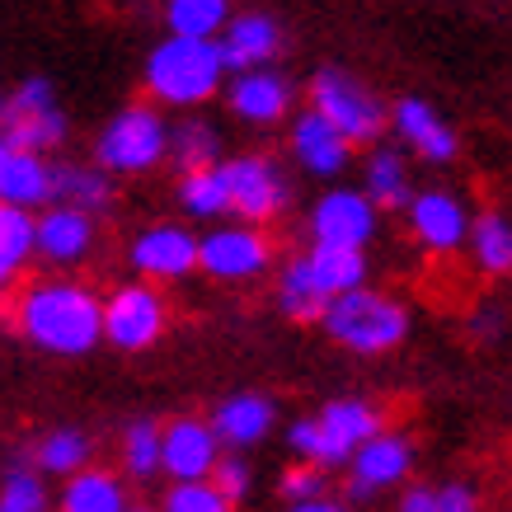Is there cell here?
I'll return each instance as SVG.
<instances>
[{"mask_svg": "<svg viewBox=\"0 0 512 512\" xmlns=\"http://www.w3.org/2000/svg\"><path fill=\"white\" fill-rule=\"evenodd\" d=\"M127 480H156L160 475V423L156 419H132L118 442Z\"/></svg>", "mask_w": 512, "mask_h": 512, "instance_id": "26", "label": "cell"}, {"mask_svg": "<svg viewBox=\"0 0 512 512\" xmlns=\"http://www.w3.org/2000/svg\"><path fill=\"white\" fill-rule=\"evenodd\" d=\"M99 325H104V339H113L118 348L137 353V348H151V343L165 334V301L151 287H123L109 306H99Z\"/></svg>", "mask_w": 512, "mask_h": 512, "instance_id": "8", "label": "cell"}, {"mask_svg": "<svg viewBox=\"0 0 512 512\" xmlns=\"http://www.w3.org/2000/svg\"><path fill=\"white\" fill-rule=\"evenodd\" d=\"M221 179H226V202H231V212L249 221H268L278 217V207L287 202V184H282V174L259 156H245V160H231V165H221Z\"/></svg>", "mask_w": 512, "mask_h": 512, "instance_id": "10", "label": "cell"}, {"mask_svg": "<svg viewBox=\"0 0 512 512\" xmlns=\"http://www.w3.org/2000/svg\"><path fill=\"white\" fill-rule=\"evenodd\" d=\"M19 329H24L38 348L62 353V357L90 353L94 343L104 339L99 301H94V292L76 287V282H47V287H33V292L19 301Z\"/></svg>", "mask_w": 512, "mask_h": 512, "instance_id": "1", "label": "cell"}, {"mask_svg": "<svg viewBox=\"0 0 512 512\" xmlns=\"http://www.w3.org/2000/svg\"><path fill=\"white\" fill-rule=\"evenodd\" d=\"M0 512H47V484L33 466H10L0 480Z\"/></svg>", "mask_w": 512, "mask_h": 512, "instance_id": "33", "label": "cell"}, {"mask_svg": "<svg viewBox=\"0 0 512 512\" xmlns=\"http://www.w3.org/2000/svg\"><path fill=\"white\" fill-rule=\"evenodd\" d=\"M226 66L217 43H193V38H165L146 62V85L165 104H202L217 94Z\"/></svg>", "mask_w": 512, "mask_h": 512, "instance_id": "4", "label": "cell"}, {"mask_svg": "<svg viewBox=\"0 0 512 512\" xmlns=\"http://www.w3.org/2000/svg\"><path fill=\"white\" fill-rule=\"evenodd\" d=\"M52 193H62V198H71L66 207H76V212H99V207H109V179H99V174L90 170H52Z\"/></svg>", "mask_w": 512, "mask_h": 512, "instance_id": "30", "label": "cell"}, {"mask_svg": "<svg viewBox=\"0 0 512 512\" xmlns=\"http://www.w3.org/2000/svg\"><path fill=\"white\" fill-rule=\"evenodd\" d=\"M287 99H292V90H287V80L273 76V71H240V76L231 80V109L240 113V118H249V123H273V118H282V113H287Z\"/></svg>", "mask_w": 512, "mask_h": 512, "instance_id": "18", "label": "cell"}, {"mask_svg": "<svg viewBox=\"0 0 512 512\" xmlns=\"http://www.w3.org/2000/svg\"><path fill=\"white\" fill-rule=\"evenodd\" d=\"M315 245L325 249H362L376 231V207L367 202V193H325L315 202L311 217Z\"/></svg>", "mask_w": 512, "mask_h": 512, "instance_id": "11", "label": "cell"}, {"mask_svg": "<svg viewBox=\"0 0 512 512\" xmlns=\"http://www.w3.org/2000/svg\"><path fill=\"white\" fill-rule=\"evenodd\" d=\"M198 264L212 273V278H226V282H240V278H254L268 268V240L254 231H212L207 240L198 245Z\"/></svg>", "mask_w": 512, "mask_h": 512, "instance_id": "12", "label": "cell"}, {"mask_svg": "<svg viewBox=\"0 0 512 512\" xmlns=\"http://www.w3.org/2000/svg\"><path fill=\"white\" fill-rule=\"evenodd\" d=\"M301 264H306L311 282L329 296V301L343 296V292H357L362 278H367V259H362V249H325V245H315V254L311 259H301Z\"/></svg>", "mask_w": 512, "mask_h": 512, "instance_id": "23", "label": "cell"}, {"mask_svg": "<svg viewBox=\"0 0 512 512\" xmlns=\"http://www.w3.org/2000/svg\"><path fill=\"white\" fill-rule=\"evenodd\" d=\"M287 512H348V508H343V503H339V498H311V503H292V508H287Z\"/></svg>", "mask_w": 512, "mask_h": 512, "instance_id": "40", "label": "cell"}, {"mask_svg": "<svg viewBox=\"0 0 512 512\" xmlns=\"http://www.w3.org/2000/svg\"><path fill=\"white\" fill-rule=\"evenodd\" d=\"M311 94H315L311 113H320L343 141H367L381 132V104H376L353 76H343V71H320Z\"/></svg>", "mask_w": 512, "mask_h": 512, "instance_id": "6", "label": "cell"}, {"mask_svg": "<svg viewBox=\"0 0 512 512\" xmlns=\"http://www.w3.org/2000/svg\"><path fill=\"white\" fill-rule=\"evenodd\" d=\"M475 259H480L489 273H508V268H512V231H508V217L484 212V217L475 221Z\"/></svg>", "mask_w": 512, "mask_h": 512, "instance_id": "32", "label": "cell"}, {"mask_svg": "<svg viewBox=\"0 0 512 512\" xmlns=\"http://www.w3.org/2000/svg\"><path fill=\"white\" fill-rule=\"evenodd\" d=\"M184 207L193 217H221V212H231V202H226V179H221V165L212 170H193L184 174Z\"/></svg>", "mask_w": 512, "mask_h": 512, "instance_id": "31", "label": "cell"}, {"mask_svg": "<svg viewBox=\"0 0 512 512\" xmlns=\"http://www.w3.org/2000/svg\"><path fill=\"white\" fill-rule=\"evenodd\" d=\"M94 442L80 428H52V433L38 437V451H33V470L38 475H76V470L90 466Z\"/></svg>", "mask_w": 512, "mask_h": 512, "instance_id": "25", "label": "cell"}, {"mask_svg": "<svg viewBox=\"0 0 512 512\" xmlns=\"http://www.w3.org/2000/svg\"><path fill=\"white\" fill-rule=\"evenodd\" d=\"M217 461L221 442L202 419H174L160 428V470L174 484H202Z\"/></svg>", "mask_w": 512, "mask_h": 512, "instance_id": "9", "label": "cell"}, {"mask_svg": "<svg viewBox=\"0 0 512 512\" xmlns=\"http://www.w3.org/2000/svg\"><path fill=\"white\" fill-rule=\"evenodd\" d=\"M94 151H99V165H104V170L137 174V170H151V165L170 151V132H165L156 109H127L104 127V137H99Z\"/></svg>", "mask_w": 512, "mask_h": 512, "instance_id": "5", "label": "cell"}, {"mask_svg": "<svg viewBox=\"0 0 512 512\" xmlns=\"http://www.w3.org/2000/svg\"><path fill=\"white\" fill-rule=\"evenodd\" d=\"M127 512H156V508H137V503H132V508H127Z\"/></svg>", "mask_w": 512, "mask_h": 512, "instance_id": "42", "label": "cell"}, {"mask_svg": "<svg viewBox=\"0 0 512 512\" xmlns=\"http://www.w3.org/2000/svg\"><path fill=\"white\" fill-rule=\"evenodd\" d=\"M292 146L311 174H339L343 165H348V141H343L320 113H301V118H296Z\"/></svg>", "mask_w": 512, "mask_h": 512, "instance_id": "20", "label": "cell"}, {"mask_svg": "<svg viewBox=\"0 0 512 512\" xmlns=\"http://www.w3.org/2000/svg\"><path fill=\"white\" fill-rule=\"evenodd\" d=\"M376 433H381V414L367 400H329L315 419H296L287 428V442L306 466L329 470L348 466V456Z\"/></svg>", "mask_w": 512, "mask_h": 512, "instance_id": "2", "label": "cell"}, {"mask_svg": "<svg viewBox=\"0 0 512 512\" xmlns=\"http://www.w3.org/2000/svg\"><path fill=\"white\" fill-rule=\"evenodd\" d=\"M94 221L76 207H52L43 221H33V249L52 259V264H76L90 254Z\"/></svg>", "mask_w": 512, "mask_h": 512, "instance_id": "14", "label": "cell"}, {"mask_svg": "<svg viewBox=\"0 0 512 512\" xmlns=\"http://www.w3.org/2000/svg\"><path fill=\"white\" fill-rule=\"evenodd\" d=\"M400 512H437V494L428 484H409L400 494Z\"/></svg>", "mask_w": 512, "mask_h": 512, "instance_id": "39", "label": "cell"}, {"mask_svg": "<svg viewBox=\"0 0 512 512\" xmlns=\"http://www.w3.org/2000/svg\"><path fill=\"white\" fill-rule=\"evenodd\" d=\"M226 0H170V29L174 38L212 43V33L226 29Z\"/></svg>", "mask_w": 512, "mask_h": 512, "instance_id": "27", "label": "cell"}, {"mask_svg": "<svg viewBox=\"0 0 512 512\" xmlns=\"http://www.w3.org/2000/svg\"><path fill=\"white\" fill-rule=\"evenodd\" d=\"M5 146L10 151H24V156H38V151H52L57 141L66 137V118L57 113V104L47 109H5Z\"/></svg>", "mask_w": 512, "mask_h": 512, "instance_id": "21", "label": "cell"}, {"mask_svg": "<svg viewBox=\"0 0 512 512\" xmlns=\"http://www.w3.org/2000/svg\"><path fill=\"white\" fill-rule=\"evenodd\" d=\"M278 47H282V29L273 24V19L268 15H245L226 29V43H217V52H221V66L240 76V71H249V66H264L268 57H278Z\"/></svg>", "mask_w": 512, "mask_h": 512, "instance_id": "16", "label": "cell"}, {"mask_svg": "<svg viewBox=\"0 0 512 512\" xmlns=\"http://www.w3.org/2000/svg\"><path fill=\"white\" fill-rule=\"evenodd\" d=\"M409 212H414V231L428 249H456L466 240V207L451 198V193H419V198L409 202Z\"/></svg>", "mask_w": 512, "mask_h": 512, "instance_id": "17", "label": "cell"}, {"mask_svg": "<svg viewBox=\"0 0 512 512\" xmlns=\"http://www.w3.org/2000/svg\"><path fill=\"white\" fill-rule=\"evenodd\" d=\"M132 264L151 278H184L188 268L198 264V240L179 226H156V231L137 235L132 245Z\"/></svg>", "mask_w": 512, "mask_h": 512, "instance_id": "15", "label": "cell"}, {"mask_svg": "<svg viewBox=\"0 0 512 512\" xmlns=\"http://www.w3.org/2000/svg\"><path fill=\"white\" fill-rule=\"evenodd\" d=\"M395 123H400V132L414 141L428 160H451L456 156V137H451V127L433 113V104H423V99H400Z\"/></svg>", "mask_w": 512, "mask_h": 512, "instance_id": "24", "label": "cell"}, {"mask_svg": "<svg viewBox=\"0 0 512 512\" xmlns=\"http://www.w3.org/2000/svg\"><path fill=\"white\" fill-rule=\"evenodd\" d=\"M207 484L235 508V503H245L249 489H254V470H249V461H240V456H221L217 466H212V475H207Z\"/></svg>", "mask_w": 512, "mask_h": 512, "instance_id": "37", "label": "cell"}, {"mask_svg": "<svg viewBox=\"0 0 512 512\" xmlns=\"http://www.w3.org/2000/svg\"><path fill=\"white\" fill-rule=\"evenodd\" d=\"M278 494L287 498V508H292V503H311V498H325V494H329V480H325V470H320V466H306V461H296V466L282 470Z\"/></svg>", "mask_w": 512, "mask_h": 512, "instance_id": "36", "label": "cell"}, {"mask_svg": "<svg viewBox=\"0 0 512 512\" xmlns=\"http://www.w3.org/2000/svg\"><path fill=\"white\" fill-rule=\"evenodd\" d=\"M160 512H235L212 484H170V494L160 503Z\"/></svg>", "mask_w": 512, "mask_h": 512, "instance_id": "35", "label": "cell"}, {"mask_svg": "<svg viewBox=\"0 0 512 512\" xmlns=\"http://www.w3.org/2000/svg\"><path fill=\"white\" fill-rule=\"evenodd\" d=\"M127 508H132L127 503V484L113 470L85 466L62 489V512H127Z\"/></svg>", "mask_w": 512, "mask_h": 512, "instance_id": "19", "label": "cell"}, {"mask_svg": "<svg viewBox=\"0 0 512 512\" xmlns=\"http://www.w3.org/2000/svg\"><path fill=\"white\" fill-rule=\"evenodd\" d=\"M409 470H414V442L404 433L381 428L348 456V498L362 503V498L381 494V489H395V484L409 480Z\"/></svg>", "mask_w": 512, "mask_h": 512, "instance_id": "7", "label": "cell"}, {"mask_svg": "<svg viewBox=\"0 0 512 512\" xmlns=\"http://www.w3.org/2000/svg\"><path fill=\"white\" fill-rule=\"evenodd\" d=\"M278 301H282V311L292 315V320H301V325L320 320V315H325V306H329V296L311 282V273H306V264H301V259H296V264L282 273Z\"/></svg>", "mask_w": 512, "mask_h": 512, "instance_id": "28", "label": "cell"}, {"mask_svg": "<svg viewBox=\"0 0 512 512\" xmlns=\"http://www.w3.org/2000/svg\"><path fill=\"white\" fill-rule=\"evenodd\" d=\"M170 151H174V160L184 165V174L212 170V160H217V132L202 127V123H184L170 137Z\"/></svg>", "mask_w": 512, "mask_h": 512, "instance_id": "34", "label": "cell"}, {"mask_svg": "<svg viewBox=\"0 0 512 512\" xmlns=\"http://www.w3.org/2000/svg\"><path fill=\"white\" fill-rule=\"evenodd\" d=\"M52 198V170H47L38 156H24V151H10V165L0 174V207H38V202Z\"/></svg>", "mask_w": 512, "mask_h": 512, "instance_id": "22", "label": "cell"}, {"mask_svg": "<svg viewBox=\"0 0 512 512\" xmlns=\"http://www.w3.org/2000/svg\"><path fill=\"white\" fill-rule=\"evenodd\" d=\"M437 494V512H480V494L470 489V484H442V489H433Z\"/></svg>", "mask_w": 512, "mask_h": 512, "instance_id": "38", "label": "cell"}, {"mask_svg": "<svg viewBox=\"0 0 512 512\" xmlns=\"http://www.w3.org/2000/svg\"><path fill=\"white\" fill-rule=\"evenodd\" d=\"M5 165H10V146H5V137H0V174H5Z\"/></svg>", "mask_w": 512, "mask_h": 512, "instance_id": "41", "label": "cell"}, {"mask_svg": "<svg viewBox=\"0 0 512 512\" xmlns=\"http://www.w3.org/2000/svg\"><path fill=\"white\" fill-rule=\"evenodd\" d=\"M320 320H325L329 339L343 343V348H353V353H386V348L404 343V334H409L404 306H395L390 296L367 292V287L334 296Z\"/></svg>", "mask_w": 512, "mask_h": 512, "instance_id": "3", "label": "cell"}, {"mask_svg": "<svg viewBox=\"0 0 512 512\" xmlns=\"http://www.w3.org/2000/svg\"><path fill=\"white\" fill-rule=\"evenodd\" d=\"M0 113H5V99H0Z\"/></svg>", "mask_w": 512, "mask_h": 512, "instance_id": "43", "label": "cell"}, {"mask_svg": "<svg viewBox=\"0 0 512 512\" xmlns=\"http://www.w3.org/2000/svg\"><path fill=\"white\" fill-rule=\"evenodd\" d=\"M273 419H278V409L268 395H254V390H240V395H226L217 404V414H212V433H217L221 447L231 451H245V447H259L268 433H273Z\"/></svg>", "mask_w": 512, "mask_h": 512, "instance_id": "13", "label": "cell"}, {"mask_svg": "<svg viewBox=\"0 0 512 512\" xmlns=\"http://www.w3.org/2000/svg\"><path fill=\"white\" fill-rule=\"evenodd\" d=\"M367 202H381V207H404L409 202V174H404V160L395 151H376L372 165H367Z\"/></svg>", "mask_w": 512, "mask_h": 512, "instance_id": "29", "label": "cell"}]
</instances>
